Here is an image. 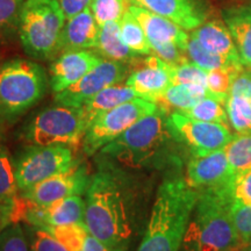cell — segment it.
Wrapping results in <instances>:
<instances>
[{
	"label": "cell",
	"instance_id": "obj_1",
	"mask_svg": "<svg viewBox=\"0 0 251 251\" xmlns=\"http://www.w3.org/2000/svg\"><path fill=\"white\" fill-rule=\"evenodd\" d=\"M86 191L85 226L111 249L128 251L140 225L139 191L129 172L98 161Z\"/></svg>",
	"mask_w": 251,
	"mask_h": 251
},
{
	"label": "cell",
	"instance_id": "obj_2",
	"mask_svg": "<svg viewBox=\"0 0 251 251\" xmlns=\"http://www.w3.org/2000/svg\"><path fill=\"white\" fill-rule=\"evenodd\" d=\"M168 115L158 106L120 137L106 144L99 151V159L126 172L180 166L179 151L184 150L169 130Z\"/></svg>",
	"mask_w": 251,
	"mask_h": 251
},
{
	"label": "cell",
	"instance_id": "obj_3",
	"mask_svg": "<svg viewBox=\"0 0 251 251\" xmlns=\"http://www.w3.org/2000/svg\"><path fill=\"white\" fill-rule=\"evenodd\" d=\"M199 192L185 178H166L159 185L146 231L136 251H179Z\"/></svg>",
	"mask_w": 251,
	"mask_h": 251
},
{
	"label": "cell",
	"instance_id": "obj_4",
	"mask_svg": "<svg viewBox=\"0 0 251 251\" xmlns=\"http://www.w3.org/2000/svg\"><path fill=\"white\" fill-rule=\"evenodd\" d=\"M230 184L200 191L179 251L243 250L231 219Z\"/></svg>",
	"mask_w": 251,
	"mask_h": 251
},
{
	"label": "cell",
	"instance_id": "obj_5",
	"mask_svg": "<svg viewBox=\"0 0 251 251\" xmlns=\"http://www.w3.org/2000/svg\"><path fill=\"white\" fill-rule=\"evenodd\" d=\"M65 19L57 0H25L18 35L30 57L47 61L62 52Z\"/></svg>",
	"mask_w": 251,
	"mask_h": 251
},
{
	"label": "cell",
	"instance_id": "obj_6",
	"mask_svg": "<svg viewBox=\"0 0 251 251\" xmlns=\"http://www.w3.org/2000/svg\"><path fill=\"white\" fill-rule=\"evenodd\" d=\"M46 71L29 59L14 58L0 64V122L13 124L46 94Z\"/></svg>",
	"mask_w": 251,
	"mask_h": 251
},
{
	"label": "cell",
	"instance_id": "obj_7",
	"mask_svg": "<svg viewBox=\"0 0 251 251\" xmlns=\"http://www.w3.org/2000/svg\"><path fill=\"white\" fill-rule=\"evenodd\" d=\"M89 124L81 107L57 105L42 109L21 130L29 146H68L76 148L83 142Z\"/></svg>",
	"mask_w": 251,
	"mask_h": 251
},
{
	"label": "cell",
	"instance_id": "obj_8",
	"mask_svg": "<svg viewBox=\"0 0 251 251\" xmlns=\"http://www.w3.org/2000/svg\"><path fill=\"white\" fill-rule=\"evenodd\" d=\"M75 149L68 146H29L14 158L19 191L68 171L78 164Z\"/></svg>",
	"mask_w": 251,
	"mask_h": 251
},
{
	"label": "cell",
	"instance_id": "obj_9",
	"mask_svg": "<svg viewBox=\"0 0 251 251\" xmlns=\"http://www.w3.org/2000/svg\"><path fill=\"white\" fill-rule=\"evenodd\" d=\"M158 105L151 100L135 98L99 115L89 126L83 139V151L87 156L98 153L106 144L120 137L137 121L151 114Z\"/></svg>",
	"mask_w": 251,
	"mask_h": 251
},
{
	"label": "cell",
	"instance_id": "obj_10",
	"mask_svg": "<svg viewBox=\"0 0 251 251\" xmlns=\"http://www.w3.org/2000/svg\"><path fill=\"white\" fill-rule=\"evenodd\" d=\"M166 122L176 142L191 157L206 156L225 149L234 136L227 125L196 120L179 112L169 114Z\"/></svg>",
	"mask_w": 251,
	"mask_h": 251
},
{
	"label": "cell",
	"instance_id": "obj_11",
	"mask_svg": "<svg viewBox=\"0 0 251 251\" xmlns=\"http://www.w3.org/2000/svg\"><path fill=\"white\" fill-rule=\"evenodd\" d=\"M127 75H129L127 63L102 59L76 84L67 90L55 93V101L58 105L81 107L100 91L120 84Z\"/></svg>",
	"mask_w": 251,
	"mask_h": 251
},
{
	"label": "cell",
	"instance_id": "obj_12",
	"mask_svg": "<svg viewBox=\"0 0 251 251\" xmlns=\"http://www.w3.org/2000/svg\"><path fill=\"white\" fill-rule=\"evenodd\" d=\"M91 177L86 166L78 163L68 171L40 181L20 194L35 205L48 206L65 198L86 194Z\"/></svg>",
	"mask_w": 251,
	"mask_h": 251
},
{
	"label": "cell",
	"instance_id": "obj_13",
	"mask_svg": "<svg viewBox=\"0 0 251 251\" xmlns=\"http://www.w3.org/2000/svg\"><path fill=\"white\" fill-rule=\"evenodd\" d=\"M234 177L225 149H221L206 156L191 157L184 178L188 186L200 192L230 184Z\"/></svg>",
	"mask_w": 251,
	"mask_h": 251
},
{
	"label": "cell",
	"instance_id": "obj_14",
	"mask_svg": "<svg viewBox=\"0 0 251 251\" xmlns=\"http://www.w3.org/2000/svg\"><path fill=\"white\" fill-rule=\"evenodd\" d=\"M85 199L81 196L65 198L48 206L35 205L26 199L23 222L36 227L85 224Z\"/></svg>",
	"mask_w": 251,
	"mask_h": 251
},
{
	"label": "cell",
	"instance_id": "obj_15",
	"mask_svg": "<svg viewBox=\"0 0 251 251\" xmlns=\"http://www.w3.org/2000/svg\"><path fill=\"white\" fill-rule=\"evenodd\" d=\"M101 56L90 50H75L59 54L50 65V86L55 93L67 90L79 81L102 61Z\"/></svg>",
	"mask_w": 251,
	"mask_h": 251
},
{
	"label": "cell",
	"instance_id": "obj_16",
	"mask_svg": "<svg viewBox=\"0 0 251 251\" xmlns=\"http://www.w3.org/2000/svg\"><path fill=\"white\" fill-rule=\"evenodd\" d=\"M126 84L136 91L141 98L157 103L166 89L172 85L170 65L156 55H148L128 75Z\"/></svg>",
	"mask_w": 251,
	"mask_h": 251
},
{
	"label": "cell",
	"instance_id": "obj_17",
	"mask_svg": "<svg viewBox=\"0 0 251 251\" xmlns=\"http://www.w3.org/2000/svg\"><path fill=\"white\" fill-rule=\"evenodd\" d=\"M127 2L169 19L187 30L201 26L206 17L197 0H127Z\"/></svg>",
	"mask_w": 251,
	"mask_h": 251
},
{
	"label": "cell",
	"instance_id": "obj_18",
	"mask_svg": "<svg viewBox=\"0 0 251 251\" xmlns=\"http://www.w3.org/2000/svg\"><path fill=\"white\" fill-rule=\"evenodd\" d=\"M226 111L229 125L237 134L251 131V71L243 69L235 77Z\"/></svg>",
	"mask_w": 251,
	"mask_h": 251
},
{
	"label": "cell",
	"instance_id": "obj_19",
	"mask_svg": "<svg viewBox=\"0 0 251 251\" xmlns=\"http://www.w3.org/2000/svg\"><path fill=\"white\" fill-rule=\"evenodd\" d=\"M128 11L142 26L149 42H172L186 51L190 35H187L174 21L135 5H128Z\"/></svg>",
	"mask_w": 251,
	"mask_h": 251
},
{
	"label": "cell",
	"instance_id": "obj_20",
	"mask_svg": "<svg viewBox=\"0 0 251 251\" xmlns=\"http://www.w3.org/2000/svg\"><path fill=\"white\" fill-rule=\"evenodd\" d=\"M99 25L87 7L76 17L67 20L62 35V52L94 49L99 35ZM61 52V54H62Z\"/></svg>",
	"mask_w": 251,
	"mask_h": 251
},
{
	"label": "cell",
	"instance_id": "obj_21",
	"mask_svg": "<svg viewBox=\"0 0 251 251\" xmlns=\"http://www.w3.org/2000/svg\"><path fill=\"white\" fill-rule=\"evenodd\" d=\"M192 36L203 48L235 64H242L230 30L220 21H209L194 29ZM243 65V64H242Z\"/></svg>",
	"mask_w": 251,
	"mask_h": 251
},
{
	"label": "cell",
	"instance_id": "obj_22",
	"mask_svg": "<svg viewBox=\"0 0 251 251\" xmlns=\"http://www.w3.org/2000/svg\"><path fill=\"white\" fill-rule=\"evenodd\" d=\"M224 18L241 62L244 67L251 68V6L229 8L224 13Z\"/></svg>",
	"mask_w": 251,
	"mask_h": 251
},
{
	"label": "cell",
	"instance_id": "obj_23",
	"mask_svg": "<svg viewBox=\"0 0 251 251\" xmlns=\"http://www.w3.org/2000/svg\"><path fill=\"white\" fill-rule=\"evenodd\" d=\"M135 98H141V97L134 89H131L127 84L126 85L115 84V85L108 86L100 91L85 105L81 106V108H83L84 114H85L87 124L90 126L99 115Z\"/></svg>",
	"mask_w": 251,
	"mask_h": 251
},
{
	"label": "cell",
	"instance_id": "obj_24",
	"mask_svg": "<svg viewBox=\"0 0 251 251\" xmlns=\"http://www.w3.org/2000/svg\"><path fill=\"white\" fill-rule=\"evenodd\" d=\"M94 49L97 54L101 56L103 59L127 63V64L139 57L126 46L122 40L120 21H111L100 27L98 41Z\"/></svg>",
	"mask_w": 251,
	"mask_h": 251
},
{
	"label": "cell",
	"instance_id": "obj_25",
	"mask_svg": "<svg viewBox=\"0 0 251 251\" xmlns=\"http://www.w3.org/2000/svg\"><path fill=\"white\" fill-rule=\"evenodd\" d=\"M206 97H208L206 86L172 84L162 94L157 101V105L165 111H168V107H171L179 112L191 108Z\"/></svg>",
	"mask_w": 251,
	"mask_h": 251
},
{
	"label": "cell",
	"instance_id": "obj_26",
	"mask_svg": "<svg viewBox=\"0 0 251 251\" xmlns=\"http://www.w3.org/2000/svg\"><path fill=\"white\" fill-rule=\"evenodd\" d=\"M120 30L122 40L134 54L137 56H148L152 54L151 46L142 26L128 11V8L120 20Z\"/></svg>",
	"mask_w": 251,
	"mask_h": 251
},
{
	"label": "cell",
	"instance_id": "obj_27",
	"mask_svg": "<svg viewBox=\"0 0 251 251\" xmlns=\"http://www.w3.org/2000/svg\"><path fill=\"white\" fill-rule=\"evenodd\" d=\"M231 172L236 176L251 169V131L234 135L225 148Z\"/></svg>",
	"mask_w": 251,
	"mask_h": 251
},
{
	"label": "cell",
	"instance_id": "obj_28",
	"mask_svg": "<svg viewBox=\"0 0 251 251\" xmlns=\"http://www.w3.org/2000/svg\"><path fill=\"white\" fill-rule=\"evenodd\" d=\"M19 193L14 158L7 147L0 142V202L14 203Z\"/></svg>",
	"mask_w": 251,
	"mask_h": 251
},
{
	"label": "cell",
	"instance_id": "obj_29",
	"mask_svg": "<svg viewBox=\"0 0 251 251\" xmlns=\"http://www.w3.org/2000/svg\"><path fill=\"white\" fill-rule=\"evenodd\" d=\"M243 70V67H230L214 69L207 72V92L212 97L226 105L235 77Z\"/></svg>",
	"mask_w": 251,
	"mask_h": 251
},
{
	"label": "cell",
	"instance_id": "obj_30",
	"mask_svg": "<svg viewBox=\"0 0 251 251\" xmlns=\"http://www.w3.org/2000/svg\"><path fill=\"white\" fill-rule=\"evenodd\" d=\"M179 113L191 119H196V120L229 126L228 114L226 107H224V102L219 101L212 97H206L191 108L179 111Z\"/></svg>",
	"mask_w": 251,
	"mask_h": 251
},
{
	"label": "cell",
	"instance_id": "obj_31",
	"mask_svg": "<svg viewBox=\"0 0 251 251\" xmlns=\"http://www.w3.org/2000/svg\"><path fill=\"white\" fill-rule=\"evenodd\" d=\"M48 233L54 236L68 251H81L89 235L85 224H72L63 226H43Z\"/></svg>",
	"mask_w": 251,
	"mask_h": 251
},
{
	"label": "cell",
	"instance_id": "obj_32",
	"mask_svg": "<svg viewBox=\"0 0 251 251\" xmlns=\"http://www.w3.org/2000/svg\"><path fill=\"white\" fill-rule=\"evenodd\" d=\"M186 54L191 62L194 63L197 67H199L200 69H202V70H205L207 72L214 70V69L230 67V65L244 67L242 64H235V63L229 62L228 59L221 57V56H218L213 54L211 51H208V50L203 48V47L199 43V41L192 35H190V39H188Z\"/></svg>",
	"mask_w": 251,
	"mask_h": 251
},
{
	"label": "cell",
	"instance_id": "obj_33",
	"mask_svg": "<svg viewBox=\"0 0 251 251\" xmlns=\"http://www.w3.org/2000/svg\"><path fill=\"white\" fill-rule=\"evenodd\" d=\"M127 0H92L90 8L99 27L111 21H120L127 11Z\"/></svg>",
	"mask_w": 251,
	"mask_h": 251
},
{
	"label": "cell",
	"instance_id": "obj_34",
	"mask_svg": "<svg viewBox=\"0 0 251 251\" xmlns=\"http://www.w3.org/2000/svg\"><path fill=\"white\" fill-rule=\"evenodd\" d=\"M24 2L25 0H0V39L18 33Z\"/></svg>",
	"mask_w": 251,
	"mask_h": 251
},
{
	"label": "cell",
	"instance_id": "obj_35",
	"mask_svg": "<svg viewBox=\"0 0 251 251\" xmlns=\"http://www.w3.org/2000/svg\"><path fill=\"white\" fill-rule=\"evenodd\" d=\"M23 226L29 251H68L46 229L28 224Z\"/></svg>",
	"mask_w": 251,
	"mask_h": 251
},
{
	"label": "cell",
	"instance_id": "obj_36",
	"mask_svg": "<svg viewBox=\"0 0 251 251\" xmlns=\"http://www.w3.org/2000/svg\"><path fill=\"white\" fill-rule=\"evenodd\" d=\"M231 219L243 249L251 246V205L234 200L231 206Z\"/></svg>",
	"mask_w": 251,
	"mask_h": 251
},
{
	"label": "cell",
	"instance_id": "obj_37",
	"mask_svg": "<svg viewBox=\"0 0 251 251\" xmlns=\"http://www.w3.org/2000/svg\"><path fill=\"white\" fill-rule=\"evenodd\" d=\"M170 75L172 84L176 85H207V71L190 61L176 67L170 65Z\"/></svg>",
	"mask_w": 251,
	"mask_h": 251
},
{
	"label": "cell",
	"instance_id": "obj_38",
	"mask_svg": "<svg viewBox=\"0 0 251 251\" xmlns=\"http://www.w3.org/2000/svg\"><path fill=\"white\" fill-rule=\"evenodd\" d=\"M0 251H29L24 226L11 224L0 234Z\"/></svg>",
	"mask_w": 251,
	"mask_h": 251
},
{
	"label": "cell",
	"instance_id": "obj_39",
	"mask_svg": "<svg viewBox=\"0 0 251 251\" xmlns=\"http://www.w3.org/2000/svg\"><path fill=\"white\" fill-rule=\"evenodd\" d=\"M150 46H151L153 55H156L157 57L161 58L162 61H164L166 64L171 65V67H176V65H179L181 63L188 61V58L185 56L186 51L176 43L150 42Z\"/></svg>",
	"mask_w": 251,
	"mask_h": 251
},
{
	"label": "cell",
	"instance_id": "obj_40",
	"mask_svg": "<svg viewBox=\"0 0 251 251\" xmlns=\"http://www.w3.org/2000/svg\"><path fill=\"white\" fill-rule=\"evenodd\" d=\"M234 200L251 205V169L235 176L230 184Z\"/></svg>",
	"mask_w": 251,
	"mask_h": 251
},
{
	"label": "cell",
	"instance_id": "obj_41",
	"mask_svg": "<svg viewBox=\"0 0 251 251\" xmlns=\"http://www.w3.org/2000/svg\"><path fill=\"white\" fill-rule=\"evenodd\" d=\"M57 1L65 19L70 20L77 14L81 13L84 9L90 7L92 0H57Z\"/></svg>",
	"mask_w": 251,
	"mask_h": 251
},
{
	"label": "cell",
	"instance_id": "obj_42",
	"mask_svg": "<svg viewBox=\"0 0 251 251\" xmlns=\"http://www.w3.org/2000/svg\"><path fill=\"white\" fill-rule=\"evenodd\" d=\"M14 203L0 202V234L11 224H14Z\"/></svg>",
	"mask_w": 251,
	"mask_h": 251
},
{
	"label": "cell",
	"instance_id": "obj_43",
	"mask_svg": "<svg viewBox=\"0 0 251 251\" xmlns=\"http://www.w3.org/2000/svg\"><path fill=\"white\" fill-rule=\"evenodd\" d=\"M81 251H118L106 246L105 243H102L101 241H99L98 238H96L92 235H87L85 243H84L83 250Z\"/></svg>",
	"mask_w": 251,
	"mask_h": 251
},
{
	"label": "cell",
	"instance_id": "obj_44",
	"mask_svg": "<svg viewBox=\"0 0 251 251\" xmlns=\"http://www.w3.org/2000/svg\"><path fill=\"white\" fill-rule=\"evenodd\" d=\"M243 251H251V246H249V247H247L246 249H243Z\"/></svg>",
	"mask_w": 251,
	"mask_h": 251
},
{
	"label": "cell",
	"instance_id": "obj_45",
	"mask_svg": "<svg viewBox=\"0 0 251 251\" xmlns=\"http://www.w3.org/2000/svg\"><path fill=\"white\" fill-rule=\"evenodd\" d=\"M1 126H2V125H1V122H0V127H1Z\"/></svg>",
	"mask_w": 251,
	"mask_h": 251
},
{
	"label": "cell",
	"instance_id": "obj_46",
	"mask_svg": "<svg viewBox=\"0 0 251 251\" xmlns=\"http://www.w3.org/2000/svg\"><path fill=\"white\" fill-rule=\"evenodd\" d=\"M242 251H243V250H242Z\"/></svg>",
	"mask_w": 251,
	"mask_h": 251
}]
</instances>
